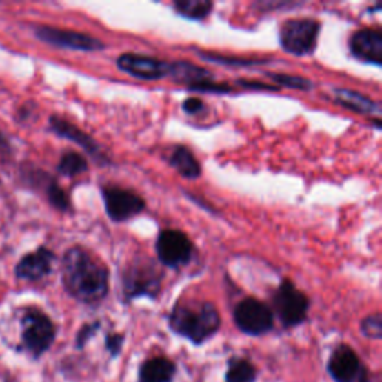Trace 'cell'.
I'll return each instance as SVG.
<instances>
[{
  "label": "cell",
  "mask_w": 382,
  "mask_h": 382,
  "mask_svg": "<svg viewBox=\"0 0 382 382\" xmlns=\"http://www.w3.org/2000/svg\"><path fill=\"white\" fill-rule=\"evenodd\" d=\"M193 242L185 233L179 230H163L156 242L160 263L172 269L187 266L193 257Z\"/></svg>",
  "instance_id": "cell-8"
},
{
  "label": "cell",
  "mask_w": 382,
  "mask_h": 382,
  "mask_svg": "<svg viewBox=\"0 0 382 382\" xmlns=\"http://www.w3.org/2000/svg\"><path fill=\"white\" fill-rule=\"evenodd\" d=\"M61 278L68 293L84 303H99L109 291V270L87 250L74 247L61 263Z\"/></svg>",
  "instance_id": "cell-1"
},
{
  "label": "cell",
  "mask_w": 382,
  "mask_h": 382,
  "mask_svg": "<svg viewBox=\"0 0 382 382\" xmlns=\"http://www.w3.org/2000/svg\"><path fill=\"white\" fill-rule=\"evenodd\" d=\"M234 323L238 329L251 336H260L274 329V312L256 297H247L234 308Z\"/></svg>",
  "instance_id": "cell-7"
},
{
  "label": "cell",
  "mask_w": 382,
  "mask_h": 382,
  "mask_svg": "<svg viewBox=\"0 0 382 382\" xmlns=\"http://www.w3.org/2000/svg\"><path fill=\"white\" fill-rule=\"evenodd\" d=\"M191 92H197V93H218V94H225L232 92V87L227 84H217L214 81H208V83H202L197 86H191L188 87Z\"/></svg>",
  "instance_id": "cell-27"
},
{
  "label": "cell",
  "mask_w": 382,
  "mask_h": 382,
  "mask_svg": "<svg viewBox=\"0 0 382 382\" xmlns=\"http://www.w3.org/2000/svg\"><path fill=\"white\" fill-rule=\"evenodd\" d=\"M238 86L250 88V90H270V92H277V86H266L265 83H257V81H247V79H238Z\"/></svg>",
  "instance_id": "cell-31"
},
{
  "label": "cell",
  "mask_w": 382,
  "mask_h": 382,
  "mask_svg": "<svg viewBox=\"0 0 382 382\" xmlns=\"http://www.w3.org/2000/svg\"><path fill=\"white\" fill-rule=\"evenodd\" d=\"M169 165L185 179H197L202 175L200 163L185 145H175L168 159Z\"/></svg>",
  "instance_id": "cell-18"
},
{
  "label": "cell",
  "mask_w": 382,
  "mask_h": 382,
  "mask_svg": "<svg viewBox=\"0 0 382 382\" xmlns=\"http://www.w3.org/2000/svg\"><path fill=\"white\" fill-rule=\"evenodd\" d=\"M169 77L174 78L177 83L187 84L188 87L208 83V81L214 79L212 74L209 70H206L203 68H199V66L193 65V63L184 61V60L170 63Z\"/></svg>",
  "instance_id": "cell-17"
},
{
  "label": "cell",
  "mask_w": 382,
  "mask_h": 382,
  "mask_svg": "<svg viewBox=\"0 0 382 382\" xmlns=\"http://www.w3.org/2000/svg\"><path fill=\"white\" fill-rule=\"evenodd\" d=\"M183 109H184V112L188 115H197L205 109V103H203V100L199 97H188L184 100Z\"/></svg>",
  "instance_id": "cell-28"
},
{
  "label": "cell",
  "mask_w": 382,
  "mask_h": 382,
  "mask_svg": "<svg viewBox=\"0 0 382 382\" xmlns=\"http://www.w3.org/2000/svg\"><path fill=\"white\" fill-rule=\"evenodd\" d=\"M117 66L124 74L143 81H159L169 77L170 63L141 54H123L117 59Z\"/></svg>",
  "instance_id": "cell-11"
},
{
  "label": "cell",
  "mask_w": 382,
  "mask_h": 382,
  "mask_svg": "<svg viewBox=\"0 0 382 382\" xmlns=\"http://www.w3.org/2000/svg\"><path fill=\"white\" fill-rule=\"evenodd\" d=\"M99 323H93V324H86L84 327H83V329H81L79 330V333H78V336H77V345H78V347L79 348H83L84 347V345L87 343V341L90 339V338H92V336L97 332V329H99Z\"/></svg>",
  "instance_id": "cell-29"
},
{
  "label": "cell",
  "mask_w": 382,
  "mask_h": 382,
  "mask_svg": "<svg viewBox=\"0 0 382 382\" xmlns=\"http://www.w3.org/2000/svg\"><path fill=\"white\" fill-rule=\"evenodd\" d=\"M169 324L175 333L194 343H202L220 329L221 318L211 302H178Z\"/></svg>",
  "instance_id": "cell-2"
},
{
  "label": "cell",
  "mask_w": 382,
  "mask_h": 382,
  "mask_svg": "<svg viewBox=\"0 0 382 382\" xmlns=\"http://www.w3.org/2000/svg\"><path fill=\"white\" fill-rule=\"evenodd\" d=\"M161 287V274L150 259L130 263L123 275V294L127 300L136 297H157Z\"/></svg>",
  "instance_id": "cell-4"
},
{
  "label": "cell",
  "mask_w": 382,
  "mask_h": 382,
  "mask_svg": "<svg viewBox=\"0 0 382 382\" xmlns=\"http://www.w3.org/2000/svg\"><path fill=\"white\" fill-rule=\"evenodd\" d=\"M21 329L24 347L33 356H41L47 351L56 338L52 321L39 309H27L21 320Z\"/></svg>",
  "instance_id": "cell-5"
},
{
  "label": "cell",
  "mask_w": 382,
  "mask_h": 382,
  "mask_svg": "<svg viewBox=\"0 0 382 382\" xmlns=\"http://www.w3.org/2000/svg\"><path fill=\"white\" fill-rule=\"evenodd\" d=\"M102 197L108 217L117 223L130 220L147 206L138 193L121 187H103Z\"/></svg>",
  "instance_id": "cell-9"
},
{
  "label": "cell",
  "mask_w": 382,
  "mask_h": 382,
  "mask_svg": "<svg viewBox=\"0 0 382 382\" xmlns=\"http://www.w3.org/2000/svg\"><path fill=\"white\" fill-rule=\"evenodd\" d=\"M333 100L345 109H350L352 112L363 114V115H381V105L375 100L366 97L365 94L352 92L348 88H334L333 90Z\"/></svg>",
  "instance_id": "cell-16"
},
{
  "label": "cell",
  "mask_w": 382,
  "mask_h": 382,
  "mask_svg": "<svg viewBox=\"0 0 382 382\" xmlns=\"http://www.w3.org/2000/svg\"><path fill=\"white\" fill-rule=\"evenodd\" d=\"M123 342H124V336L123 334H118V333L109 334L108 338H106V348H108L109 352L112 354V356H117V354L121 351Z\"/></svg>",
  "instance_id": "cell-30"
},
{
  "label": "cell",
  "mask_w": 382,
  "mask_h": 382,
  "mask_svg": "<svg viewBox=\"0 0 382 382\" xmlns=\"http://www.w3.org/2000/svg\"><path fill=\"white\" fill-rule=\"evenodd\" d=\"M360 370V359L348 345H341L333 351L329 360V372L336 382H354Z\"/></svg>",
  "instance_id": "cell-14"
},
{
  "label": "cell",
  "mask_w": 382,
  "mask_h": 382,
  "mask_svg": "<svg viewBox=\"0 0 382 382\" xmlns=\"http://www.w3.org/2000/svg\"><path fill=\"white\" fill-rule=\"evenodd\" d=\"M200 59L208 60V61H215L221 63V65H234V66H252V65H261V63H266V60H242L236 57H224L220 54L214 52H197Z\"/></svg>",
  "instance_id": "cell-25"
},
{
  "label": "cell",
  "mask_w": 382,
  "mask_h": 382,
  "mask_svg": "<svg viewBox=\"0 0 382 382\" xmlns=\"http://www.w3.org/2000/svg\"><path fill=\"white\" fill-rule=\"evenodd\" d=\"M177 14L187 20L200 21L211 14L214 3L209 0H177L174 3Z\"/></svg>",
  "instance_id": "cell-20"
},
{
  "label": "cell",
  "mask_w": 382,
  "mask_h": 382,
  "mask_svg": "<svg viewBox=\"0 0 382 382\" xmlns=\"http://www.w3.org/2000/svg\"><path fill=\"white\" fill-rule=\"evenodd\" d=\"M274 306L281 323L294 327L306 320L309 299L290 279H284L274 294Z\"/></svg>",
  "instance_id": "cell-6"
},
{
  "label": "cell",
  "mask_w": 382,
  "mask_h": 382,
  "mask_svg": "<svg viewBox=\"0 0 382 382\" xmlns=\"http://www.w3.org/2000/svg\"><path fill=\"white\" fill-rule=\"evenodd\" d=\"M254 379H256V368L250 361L242 359L230 361L225 382H254Z\"/></svg>",
  "instance_id": "cell-22"
},
{
  "label": "cell",
  "mask_w": 382,
  "mask_h": 382,
  "mask_svg": "<svg viewBox=\"0 0 382 382\" xmlns=\"http://www.w3.org/2000/svg\"><path fill=\"white\" fill-rule=\"evenodd\" d=\"M87 169H88L87 159L78 152H66L59 163V172L63 177H68V178H74L77 175L84 174V172H87Z\"/></svg>",
  "instance_id": "cell-21"
},
{
  "label": "cell",
  "mask_w": 382,
  "mask_h": 382,
  "mask_svg": "<svg viewBox=\"0 0 382 382\" xmlns=\"http://www.w3.org/2000/svg\"><path fill=\"white\" fill-rule=\"evenodd\" d=\"M56 260L54 252L48 248H39L32 254H27L18 263L15 274L18 278L36 281L41 279L45 275H48L52 269V263Z\"/></svg>",
  "instance_id": "cell-15"
},
{
  "label": "cell",
  "mask_w": 382,
  "mask_h": 382,
  "mask_svg": "<svg viewBox=\"0 0 382 382\" xmlns=\"http://www.w3.org/2000/svg\"><path fill=\"white\" fill-rule=\"evenodd\" d=\"M361 332L366 338L370 339H381L382 336V318L381 314L376 312L374 315L366 316L365 320L361 321Z\"/></svg>",
  "instance_id": "cell-26"
},
{
  "label": "cell",
  "mask_w": 382,
  "mask_h": 382,
  "mask_svg": "<svg viewBox=\"0 0 382 382\" xmlns=\"http://www.w3.org/2000/svg\"><path fill=\"white\" fill-rule=\"evenodd\" d=\"M321 24L312 18L288 20L279 30V42L284 51L293 56H309L316 48Z\"/></svg>",
  "instance_id": "cell-3"
},
{
  "label": "cell",
  "mask_w": 382,
  "mask_h": 382,
  "mask_svg": "<svg viewBox=\"0 0 382 382\" xmlns=\"http://www.w3.org/2000/svg\"><path fill=\"white\" fill-rule=\"evenodd\" d=\"M174 375V363L165 357H157L143 363L139 372V382H170Z\"/></svg>",
  "instance_id": "cell-19"
},
{
  "label": "cell",
  "mask_w": 382,
  "mask_h": 382,
  "mask_svg": "<svg viewBox=\"0 0 382 382\" xmlns=\"http://www.w3.org/2000/svg\"><path fill=\"white\" fill-rule=\"evenodd\" d=\"M350 51L360 61L381 66L382 34L374 29H360L350 38Z\"/></svg>",
  "instance_id": "cell-12"
},
{
  "label": "cell",
  "mask_w": 382,
  "mask_h": 382,
  "mask_svg": "<svg viewBox=\"0 0 382 382\" xmlns=\"http://www.w3.org/2000/svg\"><path fill=\"white\" fill-rule=\"evenodd\" d=\"M50 127L54 133L61 136V138L78 143L81 148H84L90 154V156H92L94 160H97V163H100V165H108L109 163L108 156H105L103 151L100 150L99 143L92 138V136L84 133L81 129H78L77 125L70 124L69 121L63 120V118H60V117H51Z\"/></svg>",
  "instance_id": "cell-13"
},
{
  "label": "cell",
  "mask_w": 382,
  "mask_h": 382,
  "mask_svg": "<svg viewBox=\"0 0 382 382\" xmlns=\"http://www.w3.org/2000/svg\"><path fill=\"white\" fill-rule=\"evenodd\" d=\"M47 196L50 199V203L52 206H56L60 211H69L70 203H69V197L66 196L65 191L61 190V187L56 183V181H50L47 185Z\"/></svg>",
  "instance_id": "cell-24"
},
{
  "label": "cell",
  "mask_w": 382,
  "mask_h": 382,
  "mask_svg": "<svg viewBox=\"0 0 382 382\" xmlns=\"http://www.w3.org/2000/svg\"><path fill=\"white\" fill-rule=\"evenodd\" d=\"M268 77L274 81L279 87H287L293 90H300V92H309L312 88V83L303 77L297 75H287V74H268ZM277 86V87H278Z\"/></svg>",
  "instance_id": "cell-23"
},
{
  "label": "cell",
  "mask_w": 382,
  "mask_h": 382,
  "mask_svg": "<svg viewBox=\"0 0 382 382\" xmlns=\"http://www.w3.org/2000/svg\"><path fill=\"white\" fill-rule=\"evenodd\" d=\"M36 38L45 43H50L52 47L78 50V51H100L105 48V43L93 36L79 33L74 30L57 29V27L50 26H38L34 27Z\"/></svg>",
  "instance_id": "cell-10"
}]
</instances>
